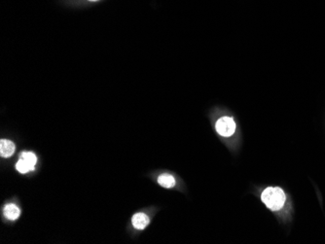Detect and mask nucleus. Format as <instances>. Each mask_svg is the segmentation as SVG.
I'll use <instances>...</instances> for the list:
<instances>
[{
    "instance_id": "9",
    "label": "nucleus",
    "mask_w": 325,
    "mask_h": 244,
    "mask_svg": "<svg viewBox=\"0 0 325 244\" xmlns=\"http://www.w3.org/2000/svg\"><path fill=\"white\" fill-rule=\"evenodd\" d=\"M89 1H93V2H95V1H99V0H89Z\"/></svg>"
},
{
    "instance_id": "6",
    "label": "nucleus",
    "mask_w": 325,
    "mask_h": 244,
    "mask_svg": "<svg viewBox=\"0 0 325 244\" xmlns=\"http://www.w3.org/2000/svg\"><path fill=\"white\" fill-rule=\"evenodd\" d=\"M158 183L166 189H171L175 186V179L170 173H163L158 177Z\"/></svg>"
},
{
    "instance_id": "5",
    "label": "nucleus",
    "mask_w": 325,
    "mask_h": 244,
    "mask_svg": "<svg viewBox=\"0 0 325 244\" xmlns=\"http://www.w3.org/2000/svg\"><path fill=\"white\" fill-rule=\"evenodd\" d=\"M4 215L8 220L15 221L20 217L21 210L16 204L9 203L4 207Z\"/></svg>"
},
{
    "instance_id": "3",
    "label": "nucleus",
    "mask_w": 325,
    "mask_h": 244,
    "mask_svg": "<svg viewBox=\"0 0 325 244\" xmlns=\"http://www.w3.org/2000/svg\"><path fill=\"white\" fill-rule=\"evenodd\" d=\"M149 217L142 212L136 213L132 218V224L137 229H144L149 225Z\"/></svg>"
},
{
    "instance_id": "4",
    "label": "nucleus",
    "mask_w": 325,
    "mask_h": 244,
    "mask_svg": "<svg viewBox=\"0 0 325 244\" xmlns=\"http://www.w3.org/2000/svg\"><path fill=\"white\" fill-rule=\"evenodd\" d=\"M16 146L15 144L6 139H2L1 142H0V155H1L2 158H9L15 153Z\"/></svg>"
},
{
    "instance_id": "1",
    "label": "nucleus",
    "mask_w": 325,
    "mask_h": 244,
    "mask_svg": "<svg viewBox=\"0 0 325 244\" xmlns=\"http://www.w3.org/2000/svg\"><path fill=\"white\" fill-rule=\"evenodd\" d=\"M263 203L272 211L280 210L286 200V195L279 187H268L261 194Z\"/></svg>"
},
{
    "instance_id": "8",
    "label": "nucleus",
    "mask_w": 325,
    "mask_h": 244,
    "mask_svg": "<svg viewBox=\"0 0 325 244\" xmlns=\"http://www.w3.org/2000/svg\"><path fill=\"white\" fill-rule=\"evenodd\" d=\"M22 160H24L25 162H27L28 163H30L31 165L35 167V164L37 163V157L34 153L33 152H23L21 154V158Z\"/></svg>"
},
{
    "instance_id": "7",
    "label": "nucleus",
    "mask_w": 325,
    "mask_h": 244,
    "mask_svg": "<svg viewBox=\"0 0 325 244\" xmlns=\"http://www.w3.org/2000/svg\"><path fill=\"white\" fill-rule=\"evenodd\" d=\"M16 168H17V170H18L20 173H23V174H25V173H27V172H29V171H33V170H34V166L31 165L30 163H28L27 162H25V161L22 160V159H20V161L17 163V164H16Z\"/></svg>"
},
{
    "instance_id": "2",
    "label": "nucleus",
    "mask_w": 325,
    "mask_h": 244,
    "mask_svg": "<svg viewBox=\"0 0 325 244\" xmlns=\"http://www.w3.org/2000/svg\"><path fill=\"white\" fill-rule=\"evenodd\" d=\"M217 132L224 137L232 136L236 131V123L232 117H221L215 125Z\"/></svg>"
}]
</instances>
